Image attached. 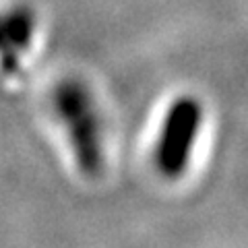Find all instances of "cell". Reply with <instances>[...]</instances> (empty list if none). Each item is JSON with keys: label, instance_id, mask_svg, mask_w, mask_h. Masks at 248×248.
Listing matches in <instances>:
<instances>
[{"label": "cell", "instance_id": "cell-1", "mask_svg": "<svg viewBox=\"0 0 248 248\" xmlns=\"http://www.w3.org/2000/svg\"><path fill=\"white\" fill-rule=\"evenodd\" d=\"M54 104L60 120L68 128L79 170L89 178L99 176L104 168V139L89 89L81 81L66 79L56 87Z\"/></svg>", "mask_w": 248, "mask_h": 248}, {"label": "cell", "instance_id": "cell-2", "mask_svg": "<svg viewBox=\"0 0 248 248\" xmlns=\"http://www.w3.org/2000/svg\"><path fill=\"white\" fill-rule=\"evenodd\" d=\"M201 126H203V104L195 95H180L170 104L155 145V166L164 178L176 180L184 176Z\"/></svg>", "mask_w": 248, "mask_h": 248}, {"label": "cell", "instance_id": "cell-3", "mask_svg": "<svg viewBox=\"0 0 248 248\" xmlns=\"http://www.w3.org/2000/svg\"><path fill=\"white\" fill-rule=\"evenodd\" d=\"M35 17L27 6H13L0 13V62L6 73H19V54L31 44Z\"/></svg>", "mask_w": 248, "mask_h": 248}]
</instances>
